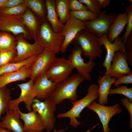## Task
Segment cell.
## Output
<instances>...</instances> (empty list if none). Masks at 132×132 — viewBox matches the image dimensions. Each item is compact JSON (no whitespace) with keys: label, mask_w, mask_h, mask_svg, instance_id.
I'll return each mask as SVG.
<instances>
[{"label":"cell","mask_w":132,"mask_h":132,"mask_svg":"<svg viewBox=\"0 0 132 132\" xmlns=\"http://www.w3.org/2000/svg\"><path fill=\"white\" fill-rule=\"evenodd\" d=\"M85 79L78 74H74L66 80L58 84L48 99L55 105L61 103L67 99L72 102L78 98L77 90L79 85Z\"/></svg>","instance_id":"1"},{"label":"cell","mask_w":132,"mask_h":132,"mask_svg":"<svg viewBox=\"0 0 132 132\" xmlns=\"http://www.w3.org/2000/svg\"><path fill=\"white\" fill-rule=\"evenodd\" d=\"M99 86L96 84H93L88 87L87 95L82 99L72 102V107L66 112L58 114V118H68L70 120L69 124L74 128H76L81 124L77 119L80 117L81 112L86 107L99 98L98 92Z\"/></svg>","instance_id":"2"},{"label":"cell","mask_w":132,"mask_h":132,"mask_svg":"<svg viewBox=\"0 0 132 132\" xmlns=\"http://www.w3.org/2000/svg\"><path fill=\"white\" fill-rule=\"evenodd\" d=\"M64 37L61 33L55 32L49 22L46 20L41 23L34 40L44 49L58 54Z\"/></svg>","instance_id":"3"},{"label":"cell","mask_w":132,"mask_h":132,"mask_svg":"<svg viewBox=\"0 0 132 132\" xmlns=\"http://www.w3.org/2000/svg\"><path fill=\"white\" fill-rule=\"evenodd\" d=\"M72 43L78 45L81 49L82 54L89 58L93 59L102 55L103 51L98 38L85 30L77 33Z\"/></svg>","instance_id":"4"},{"label":"cell","mask_w":132,"mask_h":132,"mask_svg":"<svg viewBox=\"0 0 132 132\" xmlns=\"http://www.w3.org/2000/svg\"><path fill=\"white\" fill-rule=\"evenodd\" d=\"M34 82L30 97L24 102L29 112L32 110V106L35 99L40 100L48 99L57 85L49 79L45 74L40 76Z\"/></svg>","instance_id":"5"},{"label":"cell","mask_w":132,"mask_h":132,"mask_svg":"<svg viewBox=\"0 0 132 132\" xmlns=\"http://www.w3.org/2000/svg\"><path fill=\"white\" fill-rule=\"evenodd\" d=\"M22 15H0V32H9L15 36L22 34L27 40H32Z\"/></svg>","instance_id":"6"},{"label":"cell","mask_w":132,"mask_h":132,"mask_svg":"<svg viewBox=\"0 0 132 132\" xmlns=\"http://www.w3.org/2000/svg\"><path fill=\"white\" fill-rule=\"evenodd\" d=\"M73 68L64 57H55L45 74L48 78L57 85L67 79Z\"/></svg>","instance_id":"7"},{"label":"cell","mask_w":132,"mask_h":132,"mask_svg":"<svg viewBox=\"0 0 132 132\" xmlns=\"http://www.w3.org/2000/svg\"><path fill=\"white\" fill-rule=\"evenodd\" d=\"M56 106L48 99L42 101L35 98L33 101L32 109L40 117L47 132H50L54 127L56 121L54 113L56 110Z\"/></svg>","instance_id":"8"},{"label":"cell","mask_w":132,"mask_h":132,"mask_svg":"<svg viewBox=\"0 0 132 132\" xmlns=\"http://www.w3.org/2000/svg\"><path fill=\"white\" fill-rule=\"evenodd\" d=\"M116 15L115 13L107 14L103 13L96 18L83 22L84 30L98 38L108 35L110 26Z\"/></svg>","instance_id":"9"},{"label":"cell","mask_w":132,"mask_h":132,"mask_svg":"<svg viewBox=\"0 0 132 132\" xmlns=\"http://www.w3.org/2000/svg\"><path fill=\"white\" fill-rule=\"evenodd\" d=\"M74 45L68 60L73 68L76 69L78 74L85 80H90L91 79L90 73L95 66V63L91 58H89L88 62H85L81 56L82 52L80 47L78 45Z\"/></svg>","instance_id":"10"},{"label":"cell","mask_w":132,"mask_h":132,"mask_svg":"<svg viewBox=\"0 0 132 132\" xmlns=\"http://www.w3.org/2000/svg\"><path fill=\"white\" fill-rule=\"evenodd\" d=\"M16 37L17 55L11 63L23 61L39 54L44 50L35 42L33 44L29 43L22 34H20Z\"/></svg>","instance_id":"11"},{"label":"cell","mask_w":132,"mask_h":132,"mask_svg":"<svg viewBox=\"0 0 132 132\" xmlns=\"http://www.w3.org/2000/svg\"><path fill=\"white\" fill-rule=\"evenodd\" d=\"M87 107L97 114L102 124L104 132L110 131L108 124L110 119L115 115L121 113L122 111V108L118 103L108 106L99 104L95 101H93Z\"/></svg>","instance_id":"12"},{"label":"cell","mask_w":132,"mask_h":132,"mask_svg":"<svg viewBox=\"0 0 132 132\" xmlns=\"http://www.w3.org/2000/svg\"><path fill=\"white\" fill-rule=\"evenodd\" d=\"M56 54L54 52L44 49L36 56L31 67L30 79L34 82L40 76L45 74Z\"/></svg>","instance_id":"13"},{"label":"cell","mask_w":132,"mask_h":132,"mask_svg":"<svg viewBox=\"0 0 132 132\" xmlns=\"http://www.w3.org/2000/svg\"><path fill=\"white\" fill-rule=\"evenodd\" d=\"M85 29L83 22L70 16L65 23L61 33L64 37V40L60 48V52H65L77 33Z\"/></svg>","instance_id":"14"},{"label":"cell","mask_w":132,"mask_h":132,"mask_svg":"<svg viewBox=\"0 0 132 132\" xmlns=\"http://www.w3.org/2000/svg\"><path fill=\"white\" fill-rule=\"evenodd\" d=\"M98 38L100 46L103 45L106 50V55L102 66L106 70L104 75H108L111 60L114 54L117 52L126 50L125 44L119 36L117 37L112 43L108 40L106 34Z\"/></svg>","instance_id":"15"},{"label":"cell","mask_w":132,"mask_h":132,"mask_svg":"<svg viewBox=\"0 0 132 132\" xmlns=\"http://www.w3.org/2000/svg\"><path fill=\"white\" fill-rule=\"evenodd\" d=\"M111 62L108 75L111 77L116 79L132 73L128 64L126 50L116 52Z\"/></svg>","instance_id":"16"},{"label":"cell","mask_w":132,"mask_h":132,"mask_svg":"<svg viewBox=\"0 0 132 132\" xmlns=\"http://www.w3.org/2000/svg\"><path fill=\"white\" fill-rule=\"evenodd\" d=\"M20 109L18 110H8L5 116L1 118L0 127L12 132H24L23 126L20 120Z\"/></svg>","instance_id":"17"},{"label":"cell","mask_w":132,"mask_h":132,"mask_svg":"<svg viewBox=\"0 0 132 132\" xmlns=\"http://www.w3.org/2000/svg\"><path fill=\"white\" fill-rule=\"evenodd\" d=\"M33 63L24 66L17 71L0 76V88L6 86L7 85L12 82L25 81L30 76L31 67Z\"/></svg>","instance_id":"18"},{"label":"cell","mask_w":132,"mask_h":132,"mask_svg":"<svg viewBox=\"0 0 132 132\" xmlns=\"http://www.w3.org/2000/svg\"><path fill=\"white\" fill-rule=\"evenodd\" d=\"M20 118L24 122V132L31 130L43 131L44 129L43 121L37 112L33 110L27 113L19 110Z\"/></svg>","instance_id":"19"},{"label":"cell","mask_w":132,"mask_h":132,"mask_svg":"<svg viewBox=\"0 0 132 132\" xmlns=\"http://www.w3.org/2000/svg\"><path fill=\"white\" fill-rule=\"evenodd\" d=\"M127 14L126 11L116 15L110 26L107 35L108 39L110 42L113 43L119 36L127 25Z\"/></svg>","instance_id":"20"},{"label":"cell","mask_w":132,"mask_h":132,"mask_svg":"<svg viewBox=\"0 0 132 132\" xmlns=\"http://www.w3.org/2000/svg\"><path fill=\"white\" fill-rule=\"evenodd\" d=\"M34 82L30 79L27 82L17 84L21 90L20 94L18 98L14 99H11L9 101L8 110L16 111L19 109V104L22 102H24L29 98Z\"/></svg>","instance_id":"21"},{"label":"cell","mask_w":132,"mask_h":132,"mask_svg":"<svg viewBox=\"0 0 132 132\" xmlns=\"http://www.w3.org/2000/svg\"><path fill=\"white\" fill-rule=\"evenodd\" d=\"M116 78L111 77L109 75H104L98 79L99 86L98 89L99 94L98 103L105 105L108 104V96L111 87L114 84Z\"/></svg>","instance_id":"22"},{"label":"cell","mask_w":132,"mask_h":132,"mask_svg":"<svg viewBox=\"0 0 132 132\" xmlns=\"http://www.w3.org/2000/svg\"><path fill=\"white\" fill-rule=\"evenodd\" d=\"M47 10V19L49 22L53 30L60 33L62 31L64 24L59 20L56 12L55 0H45Z\"/></svg>","instance_id":"23"},{"label":"cell","mask_w":132,"mask_h":132,"mask_svg":"<svg viewBox=\"0 0 132 132\" xmlns=\"http://www.w3.org/2000/svg\"><path fill=\"white\" fill-rule=\"evenodd\" d=\"M22 17L32 40L34 41L40 29L41 22L36 15L28 8Z\"/></svg>","instance_id":"24"},{"label":"cell","mask_w":132,"mask_h":132,"mask_svg":"<svg viewBox=\"0 0 132 132\" xmlns=\"http://www.w3.org/2000/svg\"><path fill=\"white\" fill-rule=\"evenodd\" d=\"M24 3L36 15L41 23L47 19V10L45 0H24Z\"/></svg>","instance_id":"25"},{"label":"cell","mask_w":132,"mask_h":132,"mask_svg":"<svg viewBox=\"0 0 132 132\" xmlns=\"http://www.w3.org/2000/svg\"><path fill=\"white\" fill-rule=\"evenodd\" d=\"M16 36L11 33L0 32V52L16 49Z\"/></svg>","instance_id":"26"},{"label":"cell","mask_w":132,"mask_h":132,"mask_svg":"<svg viewBox=\"0 0 132 132\" xmlns=\"http://www.w3.org/2000/svg\"><path fill=\"white\" fill-rule=\"evenodd\" d=\"M56 12L60 21L65 24L70 16L71 11L69 8L68 0H56Z\"/></svg>","instance_id":"27"},{"label":"cell","mask_w":132,"mask_h":132,"mask_svg":"<svg viewBox=\"0 0 132 132\" xmlns=\"http://www.w3.org/2000/svg\"><path fill=\"white\" fill-rule=\"evenodd\" d=\"M37 55L33 56L21 62L10 63L0 67V76L17 71L24 66L33 63Z\"/></svg>","instance_id":"28"},{"label":"cell","mask_w":132,"mask_h":132,"mask_svg":"<svg viewBox=\"0 0 132 132\" xmlns=\"http://www.w3.org/2000/svg\"><path fill=\"white\" fill-rule=\"evenodd\" d=\"M11 90L6 86L0 88V118L8 110L9 101L11 100Z\"/></svg>","instance_id":"29"},{"label":"cell","mask_w":132,"mask_h":132,"mask_svg":"<svg viewBox=\"0 0 132 132\" xmlns=\"http://www.w3.org/2000/svg\"><path fill=\"white\" fill-rule=\"evenodd\" d=\"M98 16L88 10L70 12V16L83 22L93 20Z\"/></svg>","instance_id":"30"},{"label":"cell","mask_w":132,"mask_h":132,"mask_svg":"<svg viewBox=\"0 0 132 132\" xmlns=\"http://www.w3.org/2000/svg\"><path fill=\"white\" fill-rule=\"evenodd\" d=\"M27 8L24 3L13 7L0 9V15L15 16L22 15Z\"/></svg>","instance_id":"31"},{"label":"cell","mask_w":132,"mask_h":132,"mask_svg":"<svg viewBox=\"0 0 132 132\" xmlns=\"http://www.w3.org/2000/svg\"><path fill=\"white\" fill-rule=\"evenodd\" d=\"M126 11L128 16L127 26L126 31L121 39L125 44L128 37L130 33L132 32V3L130 4L129 6L125 7Z\"/></svg>","instance_id":"32"},{"label":"cell","mask_w":132,"mask_h":132,"mask_svg":"<svg viewBox=\"0 0 132 132\" xmlns=\"http://www.w3.org/2000/svg\"><path fill=\"white\" fill-rule=\"evenodd\" d=\"M115 88H110L109 95L115 94H121L125 96L128 98L129 101L132 102V88H128L125 86H117Z\"/></svg>","instance_id":"33"},{"label":"cell","mask_w":132,"mask_h":132,"mask_svg":"<svg viewBox=\"0 0 132 132\" xmlns=\"http://www.w3.org/2000/svg\"><path fill=\"white\" fill-rule=\"evenodd\" d=\"M82 4H84L88 10L94 13L99 15L103 13L97 0H79Z\"/></svg>","instance_id":"34"},{"label":"cell","mask_w":132,"mask_h":132,"mask_svg":"<svg viewBox=\"0 0 132 132\" xmlns=\"http://www.w3.org/2000/svg\"><path fill=\"white\" fill-rule=\"evenodd\" d=\"M16 49L0 52V67L11 63L17 55Z\"/></svg>","instance_id":"35"},{"label":"cell","mask_w":132,"mask_h":132,"mask_svg":"<svg viewBox=\"0 0 132 132\" xmlns=\"http://www.w3.org/2000/svg\"><path fill=\"white\" fill-rule=\"evenodd\" d=\"M68 4L71 11H75L88 10L86 5L82 4L78 0H68Z\"/></svg>","instance_id":"36"},{"label":"cell","mask_w":132,"mask_h":132,"mask_svg":"<svg viewBox=\"0 0 132 132\" xmlns=\"http://www.w3.org/2000/svg\"><path fill=\"white\" fill-rule=\"evenodd\" d=\"M125 48L126 51V56L127 62L131 66H132V32L127 39L125 44Z\"/></svg>","instance_id":"37"},{"label":"cell","mask_w":132,"mask_h":132,"mask_svg":"<svg viewBox=\"0 0 132 132\" xmlns=\"http://www.w3.org/2000/svg\"><path fill=\"white\" fill-rule=\"evenodd\" d=\"M132 83V73L122 76L116 79L114 83V86L117 87L121 84H128Z\"/></svg>","instance_id":"38"},{"label":"cell","mask_w":132,"mask_h":132,"mask_svg":"<svg viewBox=\"0 0 132 132\" xmlns=\"http://www.w3.org/2000/svg\"><path fill=\"white\" fill-rule=\"evenodd\" d=\"M121 102L122 104L126 107L128 111L130 116L129 123L130 129L132 128V102H131L128 98L125 97L121 98Z\"/></svg>","instance_id":"39"},{"label":"cell","mask_w":132,"mask_h":132,"mask_svg":"<svg viewBox=\"0 0 132 132\" xmlns=\"http://www.w3.org/2000/svg\"><path fill=\"white\" fill-rule=\"evenodd\" d=\"M24 0H7L0 9L15 7L24 3Z\"/></svg>","instance_id":"40"},{"label":"cell","mask_w":132,"mask_h":132,"mask_svg":"<svg viewBox=\"0 0 132 132\" xmlns=\"http://www.w3.org/2000/svg\"><path fill=\"white\" fill-rule=\"evenodd\" d=\"M99 5L101 8H105L109 5L110 0H97Z\"/></svg>","instance_id":"41"},{"label":"cell","mask_w":132,"mask_h":132,"mask_svg":"<svg viewBox=\"0 0 132 132\" xmlns=\"http://www.w3.org/2000/svg\"><path fill=\"white\" fill-rule=\"evenodd\" d=\"M0 132H12L5 128L0 127Z\"/></svg>","instance_id":"42"},{"label":"cell","mask_w":132,"mask_h":132,"mask_svg":"<svg viewBox=\"0 0 132 132\" xmlns=\"http://www.w3.org/2000/svg\"><path fill=\"white\" fill-rule=\"evenodd\" d=\"M7 0H0V9L6 2Z\"/></svg>","instance_id":"43"},{"label":"cell","mask_w":132,"mask_h":132,"mask_svg":"<svg viewBox=\"0 0 132 132\" xmlns=\"http://www.w3.org/2000/svg\"><path fill=\"white\" fill-rule=\"evenodd\" d=\"M65 129H62L59 130L54 129L53 132H64L65 131Z\"/></svg>","instance_id":"44"},{"label":"cell","mask_w":132,"mask_h":132,"mask_svg":"<svg viewBox=\"0 0 132 132\" xmlns=\"http://www.w3.org/2000/svg\"><path fill=\"white\" fill-rule=\"evenodd\" d=\"M24 132H44L43 131L31 130L27 131Z\"/></svg>","instance_id":"45"},{"label":"cell","mask_w":132,"mask_h":132,"mask_svg":"<svg viewBox=\"0 0 132 132\" xmlns=\"http://www.w3.org/2000/svg\"><path fill=\"white\" fill-rule=\"evenodd\" d=\"M129 1L130 2V3H132V0H129Z\"/></svg>","instance_id":"46"},{"label":"cell","mask_w":132,"mask_h":132,"mask_svg":"<svg viewBox=\"0 0 132 132\" xmlns=\"http://www.w3.org/2000/svg\"><path fill=\"white\" fill-rule=\"evenodd\" d=\"M0 123H1V122H0Z\"/></svg>","instance_id":"47"}]
</instances>
